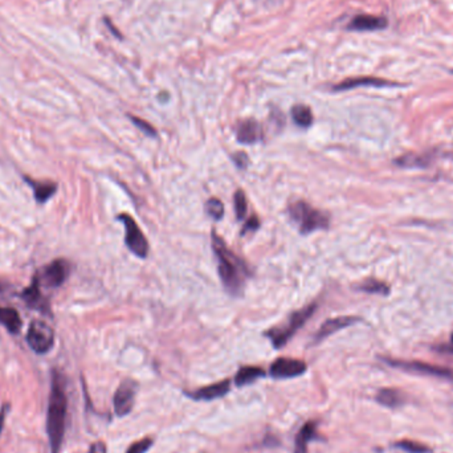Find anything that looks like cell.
I'll return each mask as SVG.
<instances>
[{
    "label": "cell",
    "mask_w": 453,
    "mask_h": 453,
    "mask_svg": "<svg viewBox=\"0 0 453 453\" xmlns=\"http://www.w3.org/2000/svg\"><path fill=\"white\" fill-rule=\"evenodd\" d=\"M205 212L214 220H220L224 217V204L217 198H211L205 203Z\"/></svg>",
    "instance_id": "cell-26"
},
{
    "label": "cell",
    "mask_w": 453,
    "mask_h": 453,
    "mask_svg": "<svg viewBox=\"0 0 453 453\" xmlns=\"http://www.w3.org/2000/svg\"><path fill=\"white\" fill-rule=\"evenodd\" d=\"M317 306H319L317 303H310L300 310L292 313L284 325L272 328L268 332H265V336H268L272 341L274 349L284 348L289 342V339L294 336L305 325V322L316 313Z\"/></svg>",
    "instance_id": "cell-4"
},
{
    "label": "cell",
    "mask_w": 453,
    "mask_h": 453,
    "mask_svg": "<svg viewBox=\"0 0 453 453\" xmlns=\"http://www.w3.org/2000/svg\"><path fill=\"white\" fill-rule=\"evenodd\" d=\"M138 385L134 381L126 379L123 381L114 394L113 398V404H114V411L116 415L119 418H123L129 415L134 407L135 395H137Z\"/></svg>",
    "instance_id": "cell-8"
},
{
    "label": "cell",
    "mask_w": 453,
    "mask_h": 453,
    "mask_svg": "<svg viewBox=\"0 0 453 453\" xmlns=\"http://www.w3.org/2000/svg\"><path fill=\"white\" fill-rule=\"evenodd\" d=\"M358 321H359L358 317H352V316H343V317L328 319L317 330V333L314 336V343H319L321 341H323L328 336L334 334L338 330L345 329L348 326H352L354 323H356Z\"/></svg>",
    "instance_id": "cell-13"
},
{
    "label": "cell",
    "mask_w": 453,
    "mask_h": 453,
    "mask_svg": "<svg viewBox=\"0 0 453 453\" xmlns=\"http://www.w3.org/2000/svg\"><path fill=\"white\" fill-rule=\"evenodd\" d=\"M306 369L308 366L301 359L279 358L272 363L269 374L274 379H292L305 374Z\"/></svg>",
    "instance_id": "cell-9"
},
{
    "label": "cell",
    "mask_w": 453,
    "mask_h": 453,
    "mask_svg": "<svg viewBox=\"0 0 453 453\" xmlns=\"http://www.w3.org/2000/svg\"><path fill=\"white\" fill-rule=\"evenodd\" d=\"M151 445H152V440L146 437V439H142L134 444H132L126 453H146L150 450Z\"/></svg>",
    "instance_id": "cell-29"
},
{
    "label": "cell",
    "mask_w": 453,
    "mask_h": 453,
    "mask_svg": "<svg viewBox=\"0 0 453 453\" xmlns=\"http://www.w3.org/2000/svg\"><path fill=\"white\" fill-rule=\"evenodd\" d=\"M395 83H390L383 79H376V77H356V79H349L345 80L339 84L333 86V90L336 92H342V90H350L359 86H375V88H382V86H394Z\"/></svg>",
    "instance_id": "cell-15"
},
{
    "label": "cell",
    "mask_w": 453,
    "mask_h": 453,
    "mask_svg": "<svg viewBox=\"0 0 453 453\" xmlns=\"http://www.w3.org/2000/svg\"><path fill=\"white\" fill-rule=\"evenodd\" d=\"M358 290L361 292H366V293H375V294H388L390 288L376 280H368L365 283H362L361 285L356 286Z\"/></svg>",
    "instance_id": "cell-23"
},
{
    "label": "cell",
    "mask_w": 453,
    "mask_h": 453,
    "mask_svg": "<svg viewBox=\"0 0 453 453\" xmlns=\"http://www.w3.org/2000/svg\"><path fill=\"white\" fill-rule=\"evenodd\" d=\"M108 450H106V444L102 443V441H97V443H93L89 448V453H106Z\"/></svg>",
    "instance_id": "cell-32"
},
{
    "label": "cell",
    "mask_w": 453,
    "mask_h": 453,
    "mask_svg": "<svg viewBox=\"0 0 453 453\" xmlns=\"http://www.w3.org/2000/svg\"><path fill=\"white\" fill-rule=\"evenodd\" d=\"M118 220L125 225V243L130 252H133L137 257L146 259L149 254V241L135 223L134 219L128 214L118 215Z\"/></svg>",
    "instance_id": "cell-5"
},
{
    "label": "cell",
    "mask_w": 453,
    "mask_h": 453,
    "mask_svg": "<svg viewBox=\"0 0 453 453\" xmlns=\"http://www.w3.org/2000/svg\"><path fill=\"white\" fill-rule=\"evenodd\" d=\"M264 376H265V371L260 368H254V366L241 368L236 374V386L243 387L251 385L253 382H256Z\"/></svg>",
    "instance_id": "cell-18"
},
{
    "label": "cell",
    "mask_w": 453,
    "mask_h": 453,
    "mask_svg": "<svg viewBox=\"0 0 453 453\" xmlns=\"http://www.w3.org/2000/svg\"><path fill=\"white\" fill-rule=\"evenodd\" d=\"M232 159H234V162H235L236 166L239 168H245L247 166H248V162H250V159H248V155L245 154V152H243V151H239V152H235L234 154V157H232Z\"/></svg>",
    "instance_id": "cell-30"
},
{
    "label": "cell",
    "mask_w": 453,
    "mask_h": 453,
    "mask_svg": "<svg viewBox=\"0 0 453 453\" xmlns=\"http://www.w3.org/2000/svg\"><path fill=\"white\" fill-rule=\"evenodd\" d=\"M68 396L64 375L53 371L50 383V402L47 412V434L50 453H60L67 425Z\"/></svg>",
    "instance_id": "cell-2"
},
{
    "label": "cell",
    "mask_w": 453,
    "mask_h": 453,
    "mask_svg": "<svg viewBox=\"0 0 453 453\" xmlns=\"http://www.w3.org/2000/svg\"><path fill=\"white\" fill-rule=\"evenodd\" d=\"M288 212L293 223L297 224L302 235H309L319 230H328L330 225L329 215L306 201H299L289 204Z\"/></svg>",
    "instance_id": "cell-3"
},
{
    "label": "cell",
    "mask_w": 453,
    "mask_h": 453,
    "mask_svg": "<svg viewBox=\"0 0 453 453\" xmlns=\"http://www.w3.org/2000/svg\"><path fill=\"white\" fill-rule=\"evenodd\" d=\"M234 207H235L236 219L237 220H243L247 215V210H248V203H247V198L243 190H237L234 197Z\"/></svg>",
    "instance_id": "cell-24"
},
{
    "label": "cell",
    "mask_w": 453,
    "mask_h": 453,
    "mask_svg": "<svg viewBox=\"0 0 453 453\" xmlns=\"http://www.w3.org/2000/svg\"><path fill=\"white\" fill-rule=\"evenodd\" d=\"M435 350L443 352V354H451V355H453V343H451V345H441V346H437V348H435Z\"/></svg>",
    "instance_id": "cell-34"
},
{
    "label": "cell",
    "mask_w": 453,
    "mask_h": 453,
    "mask_svg": "<svg viewBox=\"0 0 453 453\" xmlns=\"http://www.w3.org/2000/svg\"><path fill=\"white\" fill-rule=\"evenodd\" d=\"M394 447L407 453H431V450L428 447H425L424 444H420L416 441H410V440L398 441Z\"/></svg>",
    "instance_id": "cell-25"
},
{
    "label": "cell",
    "mask_w": 453,
    "mask_h": 453,
    "mask_svg": "<svg viewBox=\"0 0 453 453\" xmlns=\"http://www.w3.org/2000/svg\"><path fill=\"white\" fill-rule=\"evenodd\" d=\"M212 250L218 257V273L220 281L225 292L234 297L243 294L247 280L251 274V269L247 263L240 259L235 252L223 241V239L212 231Z\"/></svg>",
    "instance_id": "cell-1"
},
{
    "label": "cell",
    "mask_w": 453,
    "mask_h": 453,
    "mask_svg": "<svg viewBox=\"0 0 453 453\" xmlns=\"http://www.w3.org/2000/svg\"><path fill=\"white\" fill-rule=\"evenodd\" d=\"M263 128L254 119H244L237 125L236 138L240 143L253 145L263 139Z\"/></svg>",
    "instance_id": "cell-11"
},
{
    "label": "cell",
    "mask_w": 453,
    "mask_h": 453,
    "mask_svg": "<svg viewBox=\"0 0 453 453\" xmlns=\"http://www.w3.org/2000/svg\"><path fill=\"white\" fill-rule=\"evenodd\" d=\"M27 342L34 352L46 354L53 348V342H54L53 330L46 322L34 321L30 325V329L27 333Z\"/></svg>",
    "instance_id": "cell-7"
},
{
    "label": "cell",
    "mask_w": 453,
    "mask_h": 453,
    "mask_svg": "<svg viewBox=\"0 0 453 453\" xmlns=\"http://www.w3.org/2000/svg\"><path fill=\"white\" fill-rule=\"evenodd\" d=\"M431 163V159L427 154H408L399 158L396 165L402 168H427Z\"/></svg>",
    "instance_id": "cell-21"
},
{
    "label": "cell",
    "mask_w": 453,
    "mask_h": 453,
    "mask_svg": "<svg viewBox=\"0 0 453 453\" xmlns=\"http://www.w3.org/2000/svg\"><path fill=\"white\" fill-rule=\"evenodd\" d=\"M317 436V424L314 421H308L300 432L297 434L294 441V453H308V445L312 440Z\"/></svg>",
    "instance_id": "cell-16"
},
{
    "label": "cell",
    "mask_w": 453,
    "mask_h": 453,
    "mask_svg": "<svg viewBox=\"0 0 453 453\" xmlns=\"http://www.w3.org/2000/svg\"><path fill=\"white\" fill-rule=\"evenodd\" d=\"M70 272V267L66 260H56L44 270V279L48 285L60 286L64 284Z\"/></svg>",
    "instance_id": "cell-14"
},
{
    "label": "cell",
    "mask_w": 453,
    "mask_h": 453,
    "mask_svg": "<svg viewBox=\"0 0 453 453\" xmlns=\"http://www.w3.org/2000/svg\"><path fill=\"white\" fill-rule=\"evenodd\" d=\"M259 227H260V220L256 218V217H252L245 223V225H244V228L241 231V235H244L247 232H251V231H256V230H259Z\"/></svg>",
    "instance_id": "cell-31"
},
{
    "label": "cell",
    "mask_w": 453,
    "mask_h": 453,
    "mask_svg": "<svg viewBox=\"0 0 453 453\" xmlns=\"http://www.w3.org/2000/svg\"><path fill=\"white\" fill-rule=\"evenodd\" d=\"M292 118L297 126L303 128V129L310 128L313 123L312 109L306 105H294L292 108Z\"/></svg>",
    "instance_id": "cell-20"
},
{
    "label": "cell",
    "mask_w": 453,
    "mask_h": 453,
    "mask_svg": "<svg viewBox=\"0 0 453 453\" xmlns=\"http://www.w3.org/2000/svg\"><path fill=\"white\" fill-rule=\"evenodd\" d=\"M376 402L388 408H396L401 407L403 403L405 402V395L403 394L402 391L395 390V388H383L379 390L376 396H375Z\"/></svg>",
    "instance_id": "cell-17"
},
{
    "label": "cell",
    "mask_w": 453,
    "mask_h": 453,
    "mask_svg": "<svg viewBox=\"0 0 453 453\" xmlns=\"http://www.w3.org/2000/svg\"><path fill=\"white\" fill-rule=\"evenodd\" d=\"M452 343H453V336H452Z\"/></svg>",
    "instance_id": "cell-35"
},
{
    "label": "cell",
    "mask_w": 453,
    "mask_h": 453,
    "mask_svg": "<svg viewBox=\"0 0 453 453\" xmlns=\"http://www.w3.org/2000/svg\"><path fill=\"white\" fill-rule=\"evenodd\" d=\"M0 323L12 334H17L21 328V319L12 308H0Z\"/></svg>",
    "instance_id": "cell-19"
},
{
    "label": "cell",
    "mask_w": 453,
    "mask_h": 453,
    "mask_svg": "<svg viewBox=\"0 0 453 453\" xmlns=\"http://www.w3.org/2000/svg\"><path fill=\"white\" fill-rule=\"evenodd\" d=\"M30 183L32 185L34 190V197H36V201L39 203H44V201H48L50 197L54 194L56 191V185L54 183H34V181H30Z\"/></svg>",
    "instance_id": "cell-22"
},
{
    "label": "cell",
    "mask_w": 453,
    "mask_h": 453,
    "mask_svg": "<svg viewBox=\"0 0 453 453\" xmlns=\"http://www.w3.org/2000/svg\"><path fill=\"white\" fill-rule=\"evenodd\" d=\"M230 388H231V381L225 379V381H221L219 383L201 387L199 390L188 394V396L195 399V401L208 402V401H215L219 398H223L224 395H227L230 392Z\"/></svg>",
    "instance_id": "cell-12"
},
{
    "label": "cell",
    "mask_w": 453,
    "mask_h": 453,
    "mask_svg": "<svg viewBox=\"0 0 453 453\" xmlns=\"http://www.w3.org/2000/svg\"><path fill=\"white\" fill-rule=\"evenodd\" d=\"M130 119L133 121L135 126L143 133V134L149 135V137H157V130L154 129V126L150 125L148 121L141 119V118L134 117V116H129Z\"/></svg>",
    "instance_id": "cell-28"
},
{
    "label": "cell",
    "mask_w": 453,
    "mask_h": 453,
    "mask_svg": "<svg viewBox=\"0 0 453 453\" xmlns=\"http://www.w3.org/2000/svg\"><path fill=\"white\" fill-rule=\"evenodd\" d=\"M8 404H4L0 410V434H1V430H3V425H4V419H6V415H7V411H8Z\"/></svg>",
    "instance_id": "cell-33"
},
{
    "label": "cell",
    "mask_w": 453,
    "mask_h": 453,
    "mask_svg": "<svg viewBox=\"0 0 453 453\" xmlns=\"http://www.w3.org/2000/svg\"><path fill=\"white\" fill-rule=\"evenodd\" d=\"M383 361L391 368L403 370L405 372L436 376V378H444V379H452L453 381V371L447 368H441V366L419 362V361H403V359H390V358H385Z\"/></svg>",
    "instance_id": "cell-6"
},
{
    "label": "cell",
    "mask_w": 453,
    "mask_h": 453,
    "mask_svg": "<svg viewBox=\"0 0 453 453\" xmlns=\"http://www.w3.org/2000/svg\"><path fill=\"white\" fill-rule=\"evenodd\" d=\"M23 297L27 300L28 303H31V305H36V303H40V302H41L40 301L41 297H40V292H39V281H37V279H34L32 286L28 288V289L24 292Z\"/></svg>",
    "instance_id": "cell-27"
},
{
    "label": "cell",
    "mask_w": 453,
    "mask_h": 453,
    "mask_svg": "<svg viewBox=\"0 0 453 453\" xmlns=\"http://www.w3.org/2000/svg\"><path fill=\"white\" fill-rule=\"evenodd\" d=\"M388 26L386 17H374V15H356L352 17L350 23L348 24L349 31L355 32H372L385 30Z\"/></svg>",
    "instance_id": "cell-10"
}]
</instances>
